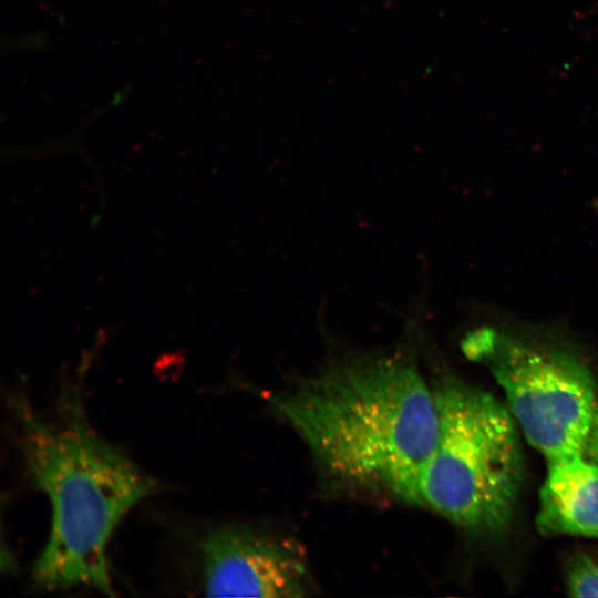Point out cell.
Segmentation results:
<instances>
[{
  "label": "cell",
  "mask_w": 598,
  "mask_h": 598,
  "mask_svg": "<svg viewBox=\"0 0 598 598\" xmlns=\"http://www.w3.org/2000/svg\"><path fill=\"white\" fill-rule=\"evenodd\" d=\"M274 405L329 477L412 502L437 439L433 389L414 360L400 353L344 358Z\"/></svg>",
  "instance_id": "obj_1"
},
{
  "label": "cell",
  "mask_w": 598,
  "mask_h": 598,
  "mask_svg": "<svg viewBox=\"0 0 598 598\" xmlns=\"http://www.w3.org/2000/svg\"><path fill=\"white\" fill-rule=\"evenodd\" d=\"M8 403L28 473L52 505L34 581L50 590L91 587L114 596L109 539L157 482L92 429L80 379L62 389L52 417L39 414L21 391L10 394Z\"/></svg>",
  "instance_id": "obj_2"
},
{
  "label": "cell",
  "mask_w": 598,
  "mask_h": 598,
  "mask_svg": "<svg viewBox=\"0 0 598 598\" xmlns=\"http://www.w3.org/2000/svg\"><path fill=\"white\" fill-rule=\"evenodd\" d=\"M437 439L412 502L462 527L497 533L513 518L523 478L519 429L489 392L455 377L432 386Z\"/></svg>",
  "instance_id": "obj_3"
},
{
  "label": "cell",
  "mask_w": 598,
  "mask_h": 598,
  "mask_svg": "<svg viewBox=\"0 0 598 598\" xmlns=\"http://www.w3.org/2000/svg\"><path fill=\"white\" fill-rule=\"evenodd\" d=\"M461 347L488 370L524 437L546 461L582 454L598 389L582 358L487 326L467 333Z\"/></svg>",
  "instance_id": "obj_4"
},
{
  "label": "cell",
  "mask_w": 598,
  "mask_h": 598,
  "mask_svg": "<svg viewBox=\"0 0 598 598\" xmlns=\"http://www.w3.org/2000/svg\"><path fill=\"white\" fill-rule=\"evenodd\" d=\"M206 596L302 597L310 580L303 555L283 539L237 526L207 529L198 542Z\"/></svg>",
  "instance_id": "obj_5"
},
{
  "label": "cell",
  "mask_w": 598,
  "mask_h": 598,
  "mask_svg": "<svg viewBox=\"0 0 598 598\" xmlns=\"http://www.w3.org/2000/svg\"><path fill=\"white\" fill-rule=\"evenodd\" d=\"M536 526L546 536L598 539V464L582 454L547 461Z\"/></svg>",
  "instance_id": "obj_6"
},
{
  "label": "cell",
  "mask_w": 598,
  "mask_h": 598,
  "mask_svg": "<svg viewBox=\"0 0 598 598\" xmlns=\"http://www.w3.org/2000/svg\"><path fill=\"white\" fill-rule=\"evenodd\" d=\"M566 588L573 597H598V556L577 554L566 573Z\"/></svg>",
  "instance_id": "obj_7"
},
{
  "label": "cell",
  "mask_w": 598,
  "mask_h": 598,
  "mask_svg": "<svg viewBox=\"0 0 598 598\" xmlns=\"http://www.w3.org/2000/svg\"><path fill=\"white\" fill-rule=\"evenodd\" d=\"M582 455L598 464V389Z\"/></svg>",
  "instance_id": "obj_8"
}]
</instances>
